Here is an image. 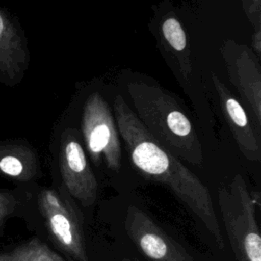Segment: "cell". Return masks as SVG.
Returning <instances> with one entry per match:
<instances>
[{
    "instance_id": "obj_1",
    "label": "cell",
    "mask_w": 261,
    "mask_h": 261,
    "mask_svg": "<svg viewBox=\"0 0 261 261\" xmlns=\"http://www.w3.org/2000/svg\"><path fill=\"white\" fill-rule=\"evenodd\" d=\"M114 117L134 166L146 178L169 189L223 250L224 239L207 187L149 134L120 95L114 99Z\"/></svg>"
},
{
    "instance_id": "obj_2",
    "label": "cell",
    "mask_w": 261,
    "mask_h": 261,
    "mask_svg": "<svg viewBox=\"0 0 261 261\" xmlns=\"http://www.w3.org/2000/svg\"><path fill=\"white\" fill-rule=\"evenodd\" d=\"M127 92L137 117L161 146L191 164L203 162V149L195 126L170 93L144 82L129 83Z\"/></svg>"
},
{
    "instance_id": "obj_3",
    "label": "cell",
    "mask_w": 261,
    "mask_h": 261,
    "mask_svg": "<svg viewBox=\"0 0 261 261\" xmlns=\"http://www.w3.org/2000/svg\"><path fill=\"white\" fill-rule=\"evenodd\" d=\"M221 218L237 261H261V238L256 219L259 197L249 192L237 173L229 185L217 191Z\"/></svg>"
},
{
    "instance_id": "obj_4",
    "label": "cell",
    "mask_w": 261,
    "mask_h": 261,
    "mask_svg": "<svg viewBox=\"0 0 261 261\" xmlns=\"http://www.w3.org/2000/svg\"><path fill=\"white\" fill-rule=\"evenodd\" d=\"M39 211L53 242L76 261H90L87 254L83 215L61 186L43 189L37 197Z\"/></svg>"
},
{
    "instance_id": "obj_5",
    "label": "cell",
    "mask_w": 261,
    "mask_h": 261,
    "mask_svg": "<svg viewBox=\"0 0 261 261\" xmlns=\"http://www.w3.org/2000/svg\"><path fill=\"white\" fill-rule=\"evenodd\" d=\"M82 133L93 162L102 160L112 171L121 166V146L119 133L112 112L99 93L88 96L82 114Z\"/></svg>"
},
{
    "instance_id": "obj_6",
    "label": "cell",
    "mask_w": 261,
    "mask_h": 261,
    "mask_svg": "<svg viewBox=\"0 0 261 261\" xmlns=\"http://www.w3.org/2000/svg\"><path fill=\"white\" fill-rule=\"evenodd\" d=\"M77 130L63 129L59 140L58 165L62 187L84 207L93 206L98 197V182L82 147Z\"/></svg>"
},
{
    "instance_id": "obj_7",
    "label": "cell",
    "mask_w": 261,
    "mask_h": 261,
    "mask_svg": "<svg viewBox=\"0 0 261 261\" xmlns=\"http://www.w3.org/2000/svg\"><path fill=\"white\" fill-rule=\"evenodd\" d=\"M124 229L138 250L150 261H195L179 243L135 205L126 208Z\"/></svg>"
},
{
    "instance_id": "obj_8",
    "label": "cell",
    "mask_w": 261,
    "mask_h": 261,
    "mask_svg": "<svg viewBox=\"0 0 261 261\" xmlns=\"http://www.w3.org/2000/svg\"><path fill=\"white\" fill-rule=\"evenodd\" d=\"M229 80L243 103L251 112L260 132L261 126V67L259 58L246 45L225 40L221 46Z\"/></svg>"
},
{
    "instance_id": "obj_9",
    "label": "cell",
    "mask_w": 261,
    "mask_h": 261,
    "mask_svg": "<svg viewBox=\"0 0 261 261\" xmlns=\"http://www.w3.org/2000/svg\"><path fill=\"white\" fill-rule=\"evenodd\" d=\"M29 42L18 18L0 5V84L15 87L30 64Z\"/></svg>"
},
{
    "instance_id": "obj_10",
    "label": "cell",
    "mask_w": 261,
    "mask_h": 261,
    "mask_svg": "<svg viewBox=\"0 0 261 261\" xmlns=\"http://www.w3.org/2000/svg\"><path fill=\"white\" fill-rule=\"evenodd\" d=\"M211 79L219 98L222 114L241 153L250 161H260V132L252 125L247 110L233 97L227 86L213 72L211 73Z\"/></svg>"
},
{
    "instance_id": "obj_11",
    "label": "cell",
    "mask_w": 261,
    "mask_h": 261,
    "mask_svg": "<svg viewBox=\"0 0 261 261\" xmlns=\"http://www.w3.org/2000/svg\"><path fill=\"white\" fill-rule=\"evenodd\" d=\"M40 159L37 150L22 138L0 140V175L28 184L39 177Z\"/></svg>"
},
{
    "instance_id": "obj_12",
    "label": "cell",
    "mask_w": 261,
    "mask_h": 261,
    "mask_svg": "<svg viewBox=\"0 0 261 261\" xmlns=\"http://www.w3.org/2000/svg\"><path fill=\"white\" fill-rule=\"evenodd\" d=\"M159 36L165 51L175 60L180 74L188 79L192 72V61L187 33L173 13L166 14L159 23Z\"/></svg>"
},
{
    "instance_id": "obj_13",
    "label": "cell",
    "mask_w": 261,
    "mask_h": 261,
    "mask_svg": "<svg viewBox=\"0 0 261 261\" xmlns=\"http://www.w3.org/2000/svg\"><path fill=\"white\" fill-rule=\"evenodd\" d=\"M0 261H65L48 245L32 238L13 249L0 253Z\"/></svg>"
},
{
    "instance_id": "obj_14",
    "label": "cell",
    "mask_w": 261,
    "mask_h": 261,
    "mask_svg": "<svg viewBox=\"0 0 261 261\" xmlns=\"http://www.w3.org/2000/svg\"><path fill=\"white\" fill-rule=\"evenodd\" d=\"M19 189H0V238L4 234L6 222L19 216L23 207L22 195Z\"/></svg>"
},
{
    "instance_id": "obj_15",
    "label": "cell",
    "mask_w": 261,
    "mask_h": 261,
    "mask_svg": "<svg viewBox=\"0 0 261 261\" xmlns=\"http://www.w3.org/2000/svg\"><path fill=\"white\" fill-rule=\"evenodd\" d=\"M241 2L253 29L261 27V0H241Z\"/></svg>"
},
{
    "instance_id": "obj_16",
    "label": "cell",
    "mask_w": 261,
    "mask_h": 261,
    "mask_svg": "<svg viewBox=\"0 0 261 261\" xmlns=\"http://www.w3.org/2000/svg\"><path fill=\"white\" fill-rule=\"evenodd\" d=\"M251 50L260 59V56H261V27L253 29L252 49Z\"/></svg>"
},
{
    "instance_id": "obj_17",
    "label": "cell",
    "mask_w": 261,
    "mask_h": 261,
    "mask_svg": "<svg viewBox=\"0 0 261 261\" xmlns=\"http://www.w3.org/2000/svg\"><path fill=\"white\" fill-rule=\"evenodd\" d=\"M120 261H139V260L135 257H124Z\"/></svg>"
}]
</instances>
